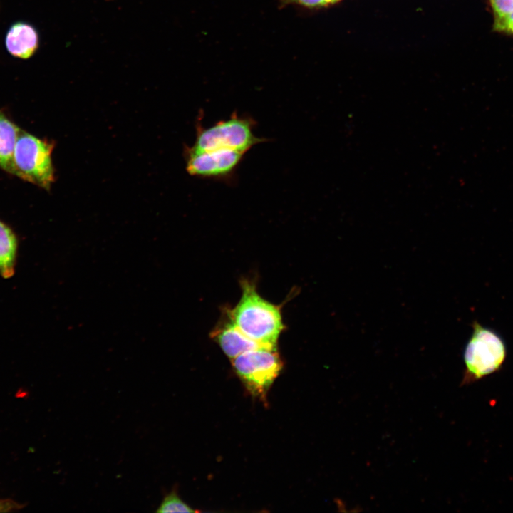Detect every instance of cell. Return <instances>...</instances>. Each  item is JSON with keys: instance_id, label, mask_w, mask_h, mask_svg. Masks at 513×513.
I'll return each mask as SVG.
<instances>
[{"instance_id": "obj_1", "label": "cell", "mask_w": 513, "mask_h": 513, "mask_svg": "<svg viewBox=\"0 0 513 513\" xmlns=\"http://www.w3.org/2000/svg\"><path fill=\"white\" fill-rule=\"evenodd\" d=\"M242 295L230 313L231 321L252 340L276 348L284 328L280 309L261 298L255 285L244 281Z\"/></svg>"}, {"instance_id": "obj_2", "label": "cell", "mask_w": 513, "mask_h": 513, "mask_svg": "<svg viewBox=\"0 0 513 513\" xmlns=\"http://www.w3.org/2000/svg\"><path fill=\"white\" fill-rule=\"evenodd\" d=\"M472 333L463 354L465 374L463 382L480 380L499 370L507 357L503 338L492 328L477 321L472 323Z\"/></svg>"}, {"instance_id": "obj_3", "label": "cell", "mask_w": 513, "mask_h": 513, "mask_svg": "<svg viewBox=\"0 0 513 513\" xmlns=\"http://www.w3.org/2000/svg\"><path fill=\"white\" fill-rule=\"evenodd\" d=\"M53 144L20 130L14 153V175L46 190L54 181Z\"/></svg>"}, {"instance_id": "obj_4", "label": "cell", "mask_w": 513, "mask_h": 513, "mask_svg": "<svg viewBox=\"0 0 513 513\" xmlns=\"http://www.w3.org/2000/svg\"><path fill=\"white\" fill-rule=\"evenodd\" d=\"M254 123L249 118L236 114L211 127L200 128L192 150L207 151L228 149L247 152L255 145L263 142L253 133Z\"/></svg>"}, {"instance_id": "obj_5", "label": "cell", "mask_w": 513, "mask_h": 513, "mask_svg": "<svg viewBox=\"0 0 513 513\" xmlns=\"http://www.w3.org/2000/svg\"><path fill=\"white\" fill-rule=\"evenodd\" d=\"M232 360V366L249 393L266 395L279 375L283 364L276 349L257 348L246 351Z\"/></svg>"}, {"instance_id": "obj_6", "label": "cell", "mask_w": 513, "mask_h": 513, "mask_svg": "<svg viewBox=\"0 0 513 513\" xmlns=\"http://www.w3.org/2000/svg\"><path fill=\"white\" fill-rule=\"evenodd\" d=\"M245 152L228 149L197 151L190 148L187 171L193 176L204 178H224L232 175Z\"/></svg>"}, {"instance_id": "obj_7", "label": "cell", "mask_w": 513, "mask_h": 513, "mask_svg": "<svg viewBox=\"0 0 513 513\" xmlns=\"http://www.w3.org/2000/svg\"><path fill=\"white\" fill-rule=\"evenodd\" d=\"M7 52L21 60L33 57L40 45V36L36 28L31 24L18 21L9 27L4 39Z\"/></svg>"}, {"instance_id": "obj_8", "label": "cell", "mask_w": 513, "mask_h": 513, "mask_svg": "<svg viewBox=\"0 0 513 513\" xmlns=\"http://www.w3.org/2000/svg\"><path fill=\"white\" fill-rule=\"evenodd\" d=\"M212 336L215 338L224 353L231 359L253 349L261 348L276 349L249 338L232 321L216 330Z\"/></svg>"}, {"instance_id": "obj_9", "label": "cell", "mask_w": 513, "mask_h": 513, "mask_svg": "<svg viewBox=\"0 0 513 513\" xmlns=\"http://www.w3.org/2000/svg\"><path fill=\"white\" fill-rule=\"evenodd\" d=\"M20 129L0 110V168L14 175V153Z\"/></svg>"}, {"instance_id": "obj_10", "label": "cell", "mask_w": 513, "mask_h": 513, "mask_svg": "<svg viewBox=\"0 0 513 513\" xmlns=\"http://www.w3.org/2000/svg\"><path fill=\"white\" fill-rule=\"evenodd\" d=\"M17 240L12 230L0 221V275L10 278L14 274Z\"/></svg>"}, {"instance_id": "obj_11", "label": "cell", "mask_w": 513, "mask_h": 513, "mask_svg": "<svg viewBox=\"0 0 513 513\" xmlns=\"http://www.w3.org/2000/svg\"><path fill=\"white\" fill-rule=\"evenodd\" d=\"M157 512H194L192 509L185 503L178 496L176 489H173L166 494L157 509Z\"/></svg>"}, {"instance_id": "obj_12", "label": "cell", "mask_w": 513, "mask_h": 513, "mask_svg": "<svg viewBox=\"0 0 513 513\" xmlns=\"http://www.w3.org/2000/svg\"><path fill=\"white\" fill-rule=\"evenodd\" d=\"M494 19H500L513 11V0H489Z\"/></svg>"}, {"instance_id": "obj_13", "label": "cell", "mask_w": 513, "mask_h": 513, "mask_svg": "<svg viewBox=\"0 0 513 513\" xmlns=\"http://www.w3.org/2000/svg\"><path fill=\"white\" fill-rule=\"evenodd\" d=\"M494 28L497 31L513 35V11L500 19H494Z\"/></svg>"}, {"instance_id": "obj_14", "label": "cell", "mask_w": 513, "mask_h": 513, "mask_svg": "<svg viewBox=\"0 0 513 513\" xmlns=\"http://www.w3.org/2000/svg\"><path fill=\"white\" fill-rule=\"evenodd\" d=\"M341 0H283L286 4H294L307 8H320L333 4Z\"/></svg>"}]
</instances>
